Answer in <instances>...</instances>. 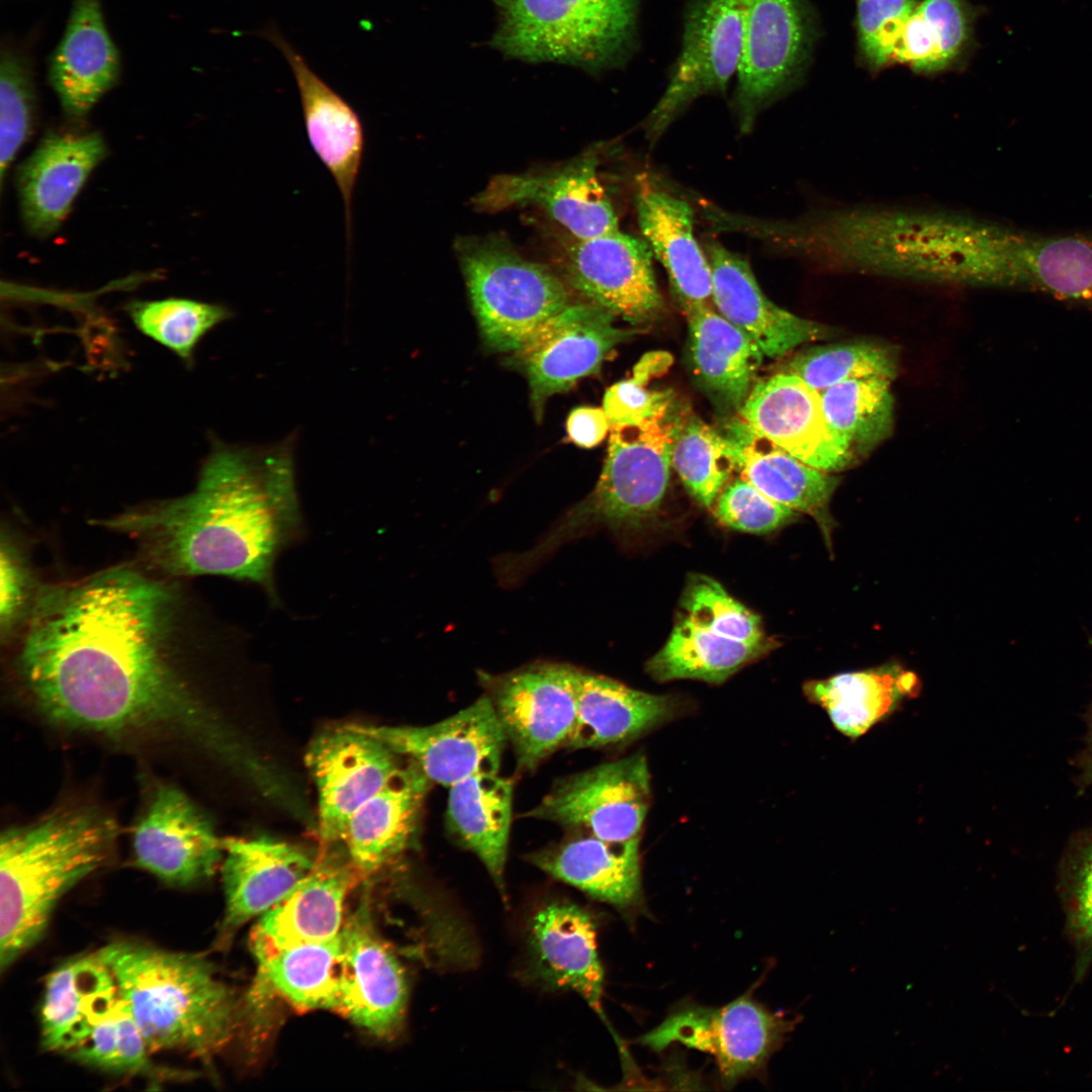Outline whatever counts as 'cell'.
I'll return each instance as SVG.
<instances>
[{
    "label": "cell",
    "mask_w": 1092,
    "mask_h": 1092,
    "mask_svg": "<svg viewBox=\"0 0 1092 1092\" xmlns=\"http://www.w3.org/2000/svg\"><path fill=\"white\" fill-rule=\"evenodd\" d=\"M175 604L168 585L126 567L41 589L16 657L39 711L70 729L165 730L222 747V728L174 662Z\"/></svg>",
    "instance_id": "cell-1"
},
{
    "label": "cell",
    "mask_w": 1092,
    "mask_h": 1092,
    "mask_svg": "<svg viewBox=\"0 0 1092 1092\" xmlns=\"http://www.w3.org/2000/svg\"><path fill=\"white\" fill-rule=\"evenodd\" d=\"M291 448L217 441L193 491L101 525L133 539L159 571L249 582L277 606L276 562L304 533Z\"/></svg>",
    "instance_id": "cell-2"
},
{
    "label": "cell",
    "mask_w": 1092,
    "mask_h": 1092,
    "mask_svg": "<svg viewBox=\"0 0 1092 1092\" xmlns=\"http://www.w3.org/2000/svg\"><path fill=\"white\" fill-rule=\"evenodd\" d=\"M761 239L834 269L969 286L1004 287L1009 259V229L923 209H826L765 220Z\"/></svg>",
    "instance_id": "cell-3"
},
{
    "label": "cell",
    "mask_w": 1092,
    "mask_h": 1092,
    "mask_svg": "<svg viewBox=\"0 0 1092 1092\" xmlns=\"http://www.w3.org/2000/svg\"><path fill=\"white\" fill-rule=\"evenodd\" d=\"M115 826L90 808L58 809L0 839V970L44 935L63 896L101 868Z\"/></svg>",
    "instance_id": "cell-4"
},
{
    "label": "cell",
    "mask_w": 1092,
    "mask_h": 1092,
    "mask_svg": "<svg viewBox=\"0 0 1092 1092\" xmlns=\"http://www.w3.org/2000/svg\"><path fill=\"white\" fill-rule=\"evenodd\" d=\"M95 954L110 971L150 1053L207 1058L234 1036L237 997L202 956L124 939Z\"/></svg>",
    "instance_id": "cell-5"
},
{
    "label": "cell",
    "mask_w": 1092,
    "mask_h": 1092,
    "mask_svg": "<svg viewBox=\"0 0 1092 1092\" xmlns=\"http://www.w3.org/2000/svg\"><path fill=\"white\" fill-rule=\"evenodd\" d=\"M499 13L492 46L527 62L599 72L622 65L637 42L640 0H491Z\"/></svg>",
    "instance_id": "cell-6"
},
{
    "label": "cell",
    "mask_w": 1092,
    "mask_h": 1092,
    "mask_svg": "<svg viewBox=\"0 0 1092 1092\" xmlns=\"http://www.w3.org/2000/svg\"><path fill=\"white\" fill-rule=\"evenodd\" d=\"M670 413L611 427L608 454L596 488L534 549L514 557L521 571L589 526L634 527L655 515L671 465L676 419Z\"/></svg>",
    "instance_id": "cell-7"
},
{
    "label": "cell",
    "mask_w": 1092,
    "mask_h": 1092,
    "mask_svg": "<svg viewBox=\"0 0 1092 1092\" xmlns=\"http://www.w3.org/2000/svg\"><path fill=\"white\" fill-rule=\"evenodd\" d=\"M458 254L480 333L498 352H517L572 300L568 285L494 237L463 240Z\"/></svg>",
    "instance_id": "cell-8"
},
{
    "label": "cell",
    "mask_w": 1092,
    "mask_h": 1092,
    "mask_svg": "<svg viewBox=\"0 0 1092 1092\" xmlns=\"http://www.w3.org/2000/svg\"><path fill=\"white\" fill-rule=\"evenodd\" d=\"M808 0H743L734 108L742 133L805 75L816 39Z\"/></svg>",
    "instance_id": "cell-9"
},
{
    "label": "cell",
    "mask_w": 1092,
    "mask_h": 1092,
    "mask_svg": "<svg viewBox=\"0 0 1092 1092\" xmlns=\"http://www.w3.org/2000/svg\"><path fill=\"white\" fill-rule=\"evenodd\" d=\"M794 1026L795 1020L743 995L721 1007L681 1005L638 1040L654 1052L681 1043L712 1055L730 1087L759 1072Z\"/></svg>",
    "instance_id": "cell-10"
},
{
    "label": "cell",
    "mask_w": 1092,
    "mask_h": 1092,
    "mask_svg": "<svg viewBox=\"0 0 1092 1092\" xmlns=\"http://www.w3.org/2000/svg\"><path fill=\"white\" fill-rule=\"evenodd\" d=\"M743 36V0H690L679 53L663 94L643 121L655 142L698 98L724 93L737 73Z\"/></svg>",
    "instance_id": "cell-11"
},
{
    "label": "cell",
    "mask_w": 1092,
    "mask_h": 1092,
    "mask_svg": "<svg viewBox=\"0 0 1092 1092\" xmlns=\"http://www.w3.org/2000/svg\"><path fill=\"white\" fill-rule=\"evenodd\" d=\"M651 799L645 754L560 779L528 816L612 841L640 837Z\"/></svg>",
    "instance_id": "cell-12"
},
{
    "label": "cell",
    "mask_w": 1092,
    "mask_h": 1092,
    "mask_svg": "<svg viewBox=\"0 0 1092 1092\" xmlns=\"http://www.w3.org/2000/svg\"><path fill=\"white\" fill-rule=\"evenodd\" d=\"M575 673L570 665L536 663L486 679L520 768L534 769L565 747L576 720Z\"/></svg>",
    "instance_id": "cell-13"
},
{
    "label": "cell",
    "mask_w": 1092,
    "mask_h": 1092,
    "mask_svg": "<svg viewBox=\"0 0 1092 1092\" xmlns=\"http://www.w3.org/2000/svg\"><path fill=\"white\" fill-rule=\"evenodd\" d=\"M652 255L644 239L617 230L582 240L566 233L558 258L568 285L615 316L642 325L663 309Z\"/></svg>",
    "instance_id": "cell-14"
},
{
    "label": "cell",
    "mask_w": 1092,
    "mask_h": 1092,
    "mask_svg": "<svg viewBox=\"0 0 1092 1092\" xmlns=\"http://www.w3.org/2000/svg\"><path fill=\"white\" fill-rule=\"evenodd\" d=\"M446 788L480 774H497L508 741L489 697L427 726L355 724Z\"/></svg>",
    "instance_id": "cell-15"
},
{
    "label": "cell",
    "mask_w": 1092,
    "mask_h": 1092,
    "mask_svg": "<svg viewBox=\"0 0 1092 1092\" xmlns=\"http://www.w3.org/2000/svg\"><path fill=\"white\" fill-rule=\"evenodd\" d=\"M341 963L335 1011L379 1038L402 1028L407 984L404 970L377 931L362 900L340 931Z\"/></svg>",
    "instance_id": "cell-16"
},
{
    "label": "cell",
    "mask_w": 1092,
    "mask_h": 1092,
    "mask_svg": "<svg viewBox=\"0 0 1092 1092\" xmlns=\"http://www.w3.org/2000/svg\"><path fill=\"white\" fill-rule=\"evenodd\" d=\"M615 317L589 300L572 301L515 352L528 377L536 415L550 396L598 372L608 354L638 332L615 326Z\"/></svg>",
    "instance_id": "cell-17"
},
{
    "label": "cell",
    "mask_w": 1092,
    "mask_h": 1092,
    "mask_svg": "<svg viewBox=\"0 0 1092 1092\" xmlns=\"http://www.w3.org/2000/svg\"><path fill=\"white\" fill-rule=\"evenodd\" d=\"M403 759L355 724L326 730L312 740L305 760L316 786L318 833L325 845L342 842L352 815Z\"/></svg>",
    "instance_id": "cell-18"
},
{
    "label": "cell",
    "mask_w": 1092,
    "mask_h": 1092,
    "mask_svg": "<svg viewBox=\"0 0 1092 1092\" xmlns=\"http://www.w3.org/2000/svg\"><path fill=\"white\" fill-rule=\"evenodd\" d=\"M594 154L552 169L492 178L473 198L479 210L516 205L541 207L576 239H592L619 230L617 216L597 172Z\"/></svg>",
    "instance_id": "cell-19"
},
{
    "label": "cell",
    "mask_w": 1092,
    "mask_h": 1092,
    "mask_svg": "<svg viewBox=\"0 0 1092 1092\" xmlns=\"http://www.w3.org/2000/svg\"><path fill=\"white\" fill-rule=\"evenodd\" d=\"M132 848L140 868L174 887L208 878L223 858L208 818L172 786L156 790L134 827Z\"/></svg>",
    "instance_id": "cell-20"
},
{
    "label": "cell",
    "mask_w": 1092,
    "mask_h": 1092,
    "mask_svg": "<svg viewBox=\"0 0 1092 1092\" xmlns=\"http://www.w3.org/2000/svg\"><path fill=\"white\" fill-rule=\"evenodd\" d=\"M737 419L793 456L832 473L854 462L827 424L819 392L801 378L778 373L754 383Z\"/></svg>",
    "instance_id": "cell-21"
},
{
    "label": "cell",
    "mask_w": 1092,
    "mask_h": 1092,
    "mask_svg": "<svg viewBox=\"0 0 1092 1092\" xmlns=\"http://www.w3.org/2000/svg\"><path fill=\"white\" fill-rule=\"evenodd\" d=\"M525 930L534 979L550 989L574 991L603 1015L604 970L590 913L572 901L548 899L531 911Z\"/></svg>",
    "instance_id": "cell-22"
},
{
    "label": "cell",
    "mask_w": 1092,
    "mask_h": 1092,
    "mask_svg": "<svg viewBox=\"0 0 1092 1092\" xmlns=\"http://www.w3.org/2000/svg\"><path fill=\"white\" fill-rule=\"evenodd\" d=\"M107 147L98 132H48L17 171L21 216L35 237L56 233Z\"/></svg>",
    "instance_id": "cell-23"
},
{
    "label": "cell",
    "mask_w": 1092,
    "mask_h": 1092,
    "mask_svg": "<svg viewBox=\"0 0 1092 1092\" xmlns=\"http://www.w3.org/2000/svg\"><path fill=\"white\" fill-rule=\"evenodd\" d=\"M974 18L967 0H919L869 40L866 66L873 72L895 64L920 74L947 71L970 52Z\"/></svg>",
    "instance_id": "cell-24"
},
{
    "label": "cell",
    "mask_w": 1092,
    "mask_h": 1092,
    "mask_svg": "<svg viewBox=\"0 0 1092 1092\" xmlns=\"http://www.w3.org/2000/svg\"><path fill=\"white\" fill-rule=\"evenodd\" d=\"M267 36L281 51L292 70L308 141L342 196L349 259L353 195L365 149L363 124L353 107L321 79L277 31L269 30Z\"/></svg>",
    "instance_id": "cell-25"
},
{
    "label": "cell",
    "mask_w": 1092,
    "mask_h": 1092,
    "mask_svg": "<svg viewBox=\"0 0 1092 1092\" xmlns=\"http://www.w3.org/2000/svg\"><path fill=\"white\" fill-rule=\"evenodd\" d=\"M713 302L717 311L745 332L764 356L780 358L798 346L828 338L832 330L774 303L760 289L746 259L709 239Z\"/></svg>",
    "instance_id": "cell-26"
},
{
    "label": "cell",
    "mask_w": 1092,
    "mask_h": 1092,
    "mask_svg": "<svg viewBox=\"0 0 1092 1092\" xmlns=\"http://www.w3.org/2000/svg\"><path fill=\"white\" fill-rule=\"evenodd\" d=\"M634 205L639 229L664 267L682 311L713 305L712 272L694 233V208L648 173L636 177Z\"/></svg>",
    "instance_id": "cell-27"
},
{
    "label": "cell",
    "mask_w": 1092,
    "mask_h": 1092,
    "mask_svg": "<svg viewBox=\"0 0 1092 1092\" xmlns=\"http://www.w3.org/2000/svg\"><path fill=\"white\" fill-rule=\"evenodd\" d=\"M225 911L219 941L226 943L240 926L275 906L312 869L299 847L269 838L222 840Z\"/></svg>",
    "instance_id": "cell-28"
},
{
    "label": "cell",
    "mask_w": 1092,
    "mask_h": 1092,
    "mask_svg": "<svg viewBox=\"0 0 1092 1092\" xmlns=\"http://www.w3.org/2000/svg\"><path fill=\"white\" fill-rule=\"evenodd\" d=\"M360 876L349 857L315 858L311 871L260 917L251 934L252 951L338 937L346 899Z\"/></svg>",
    "instance_id": "cell-29"
},
{
    "label": "cell",
    "mask_w": 1092,
    "mask_h": 1092,
    "mask_svg": "<svg viewBox=\"0 0 1092 1092\" xmlns=\"http://www.w3.org/2000/svg\"><path fill=\"white\" fill-rule=\"evenodd\" d=\"M118 51L100 0H73L65 33L49 63V82L66 117L82 121L117 82Z\"/></svg>",
    "instance_id": "cell-30"
},
{
    "label": "cell",
    "mask_w": 1092,
    "mask_h": 1092,
    "mask_svg": "<svg viewBox=\"0 0 1092 1092\" xmlns=\"http://www.w3.org/2000/svg\"><path fill=\"white\" fill-rule=\"evenodd\" d=\"M431 785L419 765L404 757L385 785L352 815L342 843L362 876L383 869L404 851Z\"/></svg>",
    "instance_id": "cell-31"
},
{
    "label": "cell",
    "mask_w": 1092,
    "mask_h": 1092,
    "mask_svg": "<svg viewBox=\"0 0 1092 1092\" xmlns=\"http://www.w3.org/2000/svg\"><path fill=\"white\" fill-rule=\"evenodd\" d=\"M640 837L612 841L579 833L531 853L541 871L625 912L643 902Z\"/></svg>",
    "instance_id": "cell-32"
},
{
    "label": "cell",
    "mask_w": 1092,
    "mask_h": 1092,
    "mask_svg": "<svg viewBox=\"0 0 1092 1092\" xmlns=\"http://www.w3.org/2000/svg\"><path fill=\"white\" fill-rule=\"evenodd\" d=\"M576 720L569 749L625 744L673 719L678 701L576 668Z\"/></svg>",
    "instance_id": "cell-33"
},
{
    "label": "cell",
    "mask_w": 1092,
    "mask_h": 1092,
    "mask_svg": "<svg viewBox=\"0 0 1092 1092\" xmlns=\"http://www.w3.org/2000/svg\"><path fill=\"white\" fill-rule=\"evenodd\" d=\"M690 360L698 383L722 414L738 413L754 385L763 353L713 305L684 311Z\"/></svg>",
    "instance_id": "cell-34"
},
{
    "label": "cell",
    "mask_w": 1092,
    "mask_h": 1092,
    "mask_svg": "<svg viewBox=\"0 0 1092 1092\" xmlns=\"http://www.w3.org/2000/svg\"><path fill=\"white\" fill-rule=\"evenodd\" d=\"M727 437L734 445L742 478L771 499L815 518L829 537L828 505L840 482L837 476L803 462L738 419Z\"/></svg>",
    "instance_id": "cell-35"
},
{
    "label": "cell",
    "mask_w": 1092,
    "mask_h": 1092,
    "mask_svg": "<svg viewBox=\"0 0 1092 1092\" xmlns=\"http://www.w3.org/2000/svg\"><path fill=\"white\" fill-rule=\"evenodd\" d=\"M920 690L916 673L899 664L842 672L804 686L808 700L819 706L833 728L850 740L889 719Z\"/></svg>",
    "instance_id": "cell-36"
},
{
    "label": "cell",
    "mask_w": 1092,
    "mask_h": 1092,
    "mask_svg": "<svg viewBox=\"0 0 1092 1092\" xmlns=\"http://www.w3.org/2000/svg\"><path fill=\"white\" fill-rule=\"evenodd\" d=\"M513 785L497 774H480L449 788L446 823L454 839L483 863L504 893L512 820Z\"/></svg>",
    "instance_id": "cell-37"
},
{
    "label": "cell",
    "mask_w": 1092,
    "mask_h": 1092,
    "mask_svg": "<svg viewBox=\"0 0 1092 1092\" xmlns=\"http://www.w3.org/2000/svg\"><path fill=\"white\" fill-rule=\"evenodd\" d=\"M1008 287L1092 310V234L1041 237L1012 231Z\"/></svg>",
    "instance_id": "cell-38"
},
{
    "label": "cell",
    "mask_w": 1092,
    "mask_h": 1092,
    "mask_svg": "<svg viewBox=\"0 0 1092 1092\" xmlns=\"http://www.w3.org/2000/svg\"><path fill=\"white\" fill-rule=\"evenodd\" d=\"M96 954L60 965L46 980L40 1006V1042L49 1052L70 1055L88 1034L100 996L114 985Z\"/></svg>",
    "instance_id": "cell-39"
},
{
    "label": "cell",
    "mask_w": 1092,
    "mask_h": 1092,
    "mask_svg": "<svg viewBox=\"0 0 1092 1092\" xmlns=\"http://www.w3.org/2000/svg\"><path fill=\"white\" fill-rule=\"evenodd\" d=\"M263 985L299 1010H333L338 997V937L253 952Z\"/></svg>",
    "instance_id": "cell-40"
},
{
    "label": "cell",
    "mask_w": 1092,
    "mask_h": 1092,
    "mask_svg": "<svg viewBox=\"0 0 1092 1092\" xmlns=\"http://www.w3.org/2000/svg\"><path fill=\"white\" fill-rule=\"evenodd\" d=\"M767 649L765 641L747 643L707 630L685 614L664 646L647 662L657 681L699 679L721 684Z\"/></svg>",
    "instance_id": "cell-41"
},
{
    "label": "cell",
    "mask_w": 1092,
    "mask_h": 1092,
    "mask_svg": "<svg viewBox=\"0 0 1092 1092\" xmlns=\"http://www.w3.org/2000/svg\"><path fill=\"white\" fill-rule=\"evenodd\" d=\"M890 380H846L819 392L825 420L855 463L890 435L894 398Z\"/></svg>",
    "instance_id": "cell-42"
},
{
    "label": "cell",
    "mask_w": 1092,
    "mask_h": 1092,
    "mask_svg": "<svg viewBox=\"0 0 1092 1092\" xmlns=\"http://www.w3.org/2000/svg\"><path fill=\"white\" fill-rule=\"evenodd\" d=\"M150 1051L116 984L98 1000L89 1031L69 1056L86 1066L111 1073L171 1077L156 1068Z\"/></svg>",
    "instance_id": "cell-43"
},
{
    "label": "cell",
    "mask_w": 1092,
    "mask_h": 1092,
    "mask_svg": "<svg viewBox=\"0 0 1092 1092\" xmlns=\"http://www.w3.org/2000/svg\"><path fill=\"white\" fill-rule=\"evenodd\" d=\"M671 465L690 493L703 506H713L737 470L735 448L694 415L676 419Z\"/></svg>",
    "instance_id": "cell-44"
},
{
    "label": "cell",
    "mask_w": 1092,
    "mask_h": 1092,
    "mask_svg": "<svg viewBox=\"0 0 1092 1092\" xmlns=\"http://www.w3.org/2000/svg\"><path fill=\"white\" fill-rule=\"evenodd\" d=\"M783 372L801 378L818 392L851 379L892 381L898 372V354L895 348L881 342L849 340L799 351Z\"/></svg>",
    "instance_id": "cell-45"
},
{
    "label": "cell",
    "mask_w": 1092,
    "mask_h": 1092,
    "mask_svg": "<svg viewBox=\"0 0 1092 1092\" xmlns=\"http://www.w3.org/2000/svg\"><path fill=\"white\" fill-rule=\"evenodd\" d=\"M126 308L140 332L187 362L202 337L232 316L221 304L185 298L134 300Z\"/></svg>",
    "instance_id": "cell-46"
},
{
    "label": "cell",
    "mask_w": 1092,
    "mask_h": 1092,
    "mask_svg": "<svg viewBox=\"0 0 1092 1092\" xmlns=\"http://www.w3.org/2000/svg\"><path fill=\"white\" fill-rule=\"evenodd\" d=\"M1058 882L1068 935L1076 947L1077 973L1082 976L1092 962V828L1069 842Z\"/></svg>",
    "instance_id": "cell-47"
},
{
    "label": "cell",
    "mask_w": 1092,
    "mask_h": 1092,
    "mask_svg": "<svg viewBox=\"0 0 1092 1092\" xmlns=\"http://www.w3.org/2000/svg\"><path fill=\"white\" fill-rule=\"evenodd\" d=\"M35 95L28 60L18 51L2 49L0 62V178L28 139Z\"/></svg>",
    "instance_id": "cell-48"
},
{
    "label": "cell",
    "mask_w": 1092,
    "mask_h": 1092,
    "mask_svg": "<svg viewBox=\"0 0 1092 1092\" xmlns=\"http://www.w3.org/2000/svg\"><path fill=\"white\" fill-rule=\"evenodd\" d=\"M680 606L697 625L721 636L747 643L764 641L759 618L710 576L691 575Z\"/></svg>",
    "instance_id": "cell-49"
},
{
    "label": "cell",
    "mask_w": 1092,
    "mask_h": 1092,
    "mask_svg": "<svg viewBox=\"0 0 1092 1092\" xmlns=\"http://www.w3.org/2000/svg\"><path fill=\"white\" fill-rule=\"evenodd\" d=\"M671 363L670 355L652 352L641 358L633 376L606 390L603 408L612 426L635 424L670 410L669 391L652 390L647 383L661 375Z\"/></svg>",
    "instance_id": "cell-50"
},
{
    "label": "cell",
    "mask_w": 1092,
    "mask_h": 1092,
    "mask_svg": "<svg viewBox=\"0 0 1092 1092\" xmlns=\"http://www.w3.org/2000/svg\"><path fill=\"white\" fill-rule=\"evenodd\" d=\"M716 502L719 521L742 532H771L797 517L796 511L766 496L741 476L729 481Z\"/></svg>",
    "instance_id": "cell-51"
},
{
    "label": "cell",
    "mask_w": 1092,
    "mask_h": 1092,
    "mask_svg": "<svg viewBox=\"0 0 1092 1092\" xmlns=\"http://www.w3.org/2000/svg\"><path fill=\"white\" fill-rule=\"evenodd\" d=\"M0 623L10 633L23 615L28 594V574L9 541L2 540L0 555Z\"/></svg>",
    "instance_id": "cell-52"
},
{
    "label": "cell",
    "mask_w": 1092,
    "mask_h": 1092,
    "mask_svg": "<svg viewBox=\"0 0 1092 1092\" xmlns=\"http://www.w3.org/2000/svg\"><path fill=\"white\" fill-rule=\"evenodd\" d=\"M611 423L604 408L577 406L566 420V433L570 442L581 448H593L606 437Z\"/></svg>",
    "instance_id": "cell-53"
},
{
    "label": "cell",
    "mask_w": 1092,
    "mask_h": 1092,
    "mask_svg": "<svg viewBox=\"0 0 1092 1092\" xmlns=\"http://www.w3.org/2000/svg\"><path fill=\"white\" fill-rule=\"evenodd\" d=\"M857 46L866 42L889 19L911 10L919 0H855Z\"/></svg>",
    "instance_id": "cell-54"
},
{
    "label": "cell",
    "mask_w": 1092,
    "mask_h": 1092,
    "mask_svg": "<svg viewBox=\"0 0 1092 1092\" xmlns=\"http://www.w3.org/2000/svg\"><path fill=\"white\" fill-rule=\"evenodd\" d=\"M1078 780L1080 786H1092V705L1087 717V732L1084 748L1078 760Z\"/></svg>",
    "instance_id": "cell-55"
}]
</instances>
